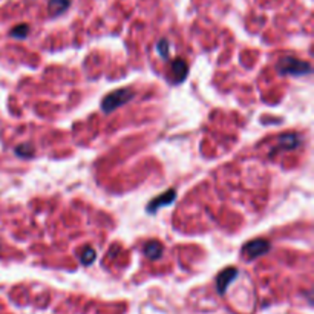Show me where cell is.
Listing matches in <instances>:
<instances>
[{
    "label": "cell",
    "mask_w": 314,
    "mask_h": 314,
    "mask_svg": "<svg viewBox=\"0 0 314 314\" xmlns=\"http://www.w3.org/2000/svg\"><path fill=\"white\" fill-rule=\"evenodd\" d=\"M276 69L281 75H308L311 72V65L304 60H297L294 57H284L278 61Z\"/></svg>",
    "instance_id": "obj_1"
},
{
    "label": "cell",
    "mask_w": 314,
    "mask_h": 314,
    "mask_svg": "<svg viewBox=\"0 0 314 314\" xmlns=\"http://www.w3.org/2000/svg\"><path fill=\"white\" fill-rule=\"evenodd\" d=\"M135 92L132 89H129V87H123V89H117L114 92L107 94L103 102H102V109L103 112H106V114H110V112H114L115 109L124 106L126 103H129L131 100L133 98Z\"/></svg>",
    "instance_id": "obj_2"
},
{
    "label": "cell",
    "mask_w": 314,
    "mask_h": 314,
    "mask_svg": "<svg viewBox=\"0 0 314 314\" xmlns=\"http://www.w3.org/2000/svg\"><path fill=\"white\" fill-rule=\"evenodd\" d=\"M268 250H270V242L258 237V239L248 241L242 247V255L245 256L247 261H251V259H256V258H259L262 255H265Z\"/></svg>",
    "instance_id": "obj_3"
},
{
    "label": "cell",
    "mask_w": 314,
    "mask_h": 314,
    "mask_svg": "<svg viewBox=\"0 0 314 314\" xmlns=\"http://www.w3.org/2000/svg\"><path fill=\"white\" fill-rule=\"evenodd\" d=\"M175 198H177V192H175V188H169L167 192L161 193L158 198H154L150 203L147 204V211L149 213H157L161 207H166L169 204H172Z\"/></svg>",
    "instance_id": "obj_4"
},
{
    "label": "cell",
    "mask_w": 314,
    "mask_h": 314,
    "mask_svg": "<svg viewBox=\"0 0 314 314\" xmlns=\"http://www.w3.org/2000/svg\"><path fill=\"white\" fill-rule=\"evenodd\" d=\"M237 274H239V271H237L235 267L225 268V270H222L218 274V278H216V288H218V293L219 294H224L225 291H227L229 285L237 278Z\"/></svg>",
    "instance_id": "obj_5"
},
{
    "label": "cell",
    "mask_w": 314,
    "mask_h": 314,
    "mask_svg": "<svg viewBox=\"0 0 314 314\" xmlns=\"http://www.w3.org/2000/svg\"><path fill=\"white\" fill-rule=\"evenodd\" d=\"M172 74H173V83H181L185 80L187 74H188V66L187 63L183 58H175L172 61Z\"/></svg>",
    "instance_id": "obj_6"
},
{
    "label": "cell",
    "mask_w": 314,
    "mask_h": 314,
    "mask_svg": "<svg viewBox=\"0 0 314 314\" xmlns=\"http://www.w3.org/2000/svg\"><path fill=\"white\" fill-rule=\"evenodd\" d=\"M279 149H296L300 144V138L296 133H282L278 138Z\"/></svg>",
    "instance_id": "obj_7"
},
{
    "label": "cell",
    "mask_w": 314,
    "mask_h": 314,
    "mask_svg": "<svg viewBox=\"0 0 314 314\" xmlns=\"http://www.w3.org/2000/svg\"><path fill=\"white\" fill-rule=\"evenodd\" d=\"M162 250L164 248H162V245L158 241H149L144 245V255L149 259H158L162 255Z\"/></svg>",
    "instance_id": "obj_8"
},
{
    "label": "cell",
    "mask_w": 314,
    "mask_h": 314,
    "mask_svg": "<svg viewBox=\"0 0 314 314\" xmlns=\"http://www.w3.org/2000/svg\"><path fill=\"white\" fill-rule=\"evenodd\" d=\"M69 6V0H49V12L52 16H58L65 12Z\"/></svg>",
    "instance_id": "obj_9"
},
{
    "label": "cell",
    "mask_w": 314,
    "mask_h": 314,
    "mask_svg": "<svg viewBox=\"0 0 314 314\" xmlns=\"http://www.w3.org/2000/svg\"><path fill=\"white\" fill-rule=\"evenodd\" d=\"M95 258H97V253H95V250L91 247H84L80 253V262L83 263V265H91V263L95 261Z\"/></svg>",
    "instance_id": "obj_10"
},
{
    "label": "cell",
    "mask_w": 314,
    "mask_h": 314,
    "mask_svg": "<svg viewBox=\"0 0 314 314\" xmlns=\"http://www.w3.org/2000/svg\"><path fill=\"white\" fill-rule=\"evenodd\" d=\"M16 155L22 158H31L34 155V147L31 144H20L16 147Z\"/></svg>",
    "instance_id": "obj_11"
},
{
    "label": "cell",
    "mask_w": 314,
    "mask_h": 314,
    "mask_svg": "<svg viewBox=\"0 0 314 314\" xmlns=\"http://www.w3.org/2000/svg\"><path fill=\"white\" fill-rule=\"evenodd\" d=\"M28 32H29L28 25H19V26L11 29V35L14 37V39H25V37L28 35Z\"/></svg>",
    "instance_id": "obj_12"
},
{
    "label": "cell",
    "mask_w": 314,
    "mask_h": 314,
    "mask_svg": "<svg viewBox=\"0 0 314 314\" xmlns=\"http://www.w3.org/2000/svg\"><path fill=\"white\" fill-rule=\"evenodd\" d=\"M157 51L159 52V55L162 58H167L169 57V42L167 40H161L158 45H157Z\"/></svg>",
    "instance_id": "obj_13"
}]
</instances>
